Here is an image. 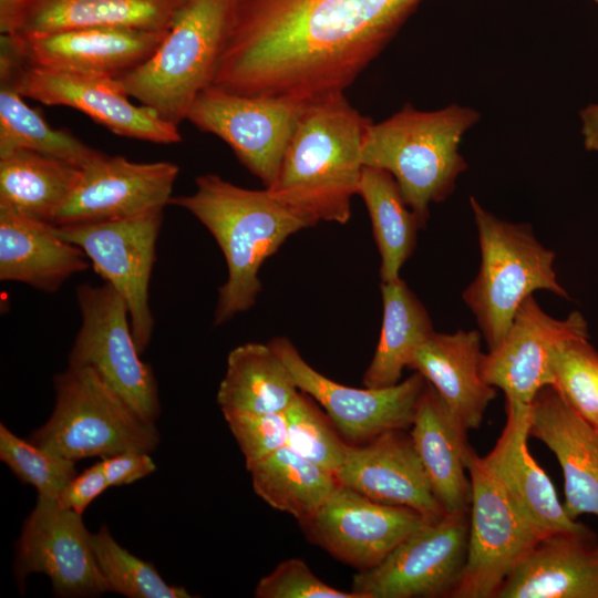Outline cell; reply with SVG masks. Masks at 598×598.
Returning <instances> with one entry per match:
<instances>
[{"label":"cell","mask_w":598,"mask_h":598,"mask_svg":"<svg viewBox=\"0 0 598 598\" xmlns=\"http://www.w3.org/2000/svg\"><path fill=\"white\" fill-rule=\"evenodd\" d=\"M82 168L38 152H0V207L53 224Z\"/></svg>","instance_id":"28"},{"label":"cell","mask_w":598,"mask_h":598,"mask_svg":"<svg viewBox=\"0 0 598 598\" xmlns=\"http://www.w3.org/2000/svg\"><path fill=\"white\" fill-rule=\"evenodd\" d=\"M496 598H598V544L591 530L554 533L539 539Z\"/></svg>","instance_id":"23"},{"label":"cell","mask_w":598,"mask_h":598,"mask_svg":"<svg viewBox=\"0 0 598 598\" xmlns=\"http://www.w3.org/2000/svg\"><path fill=\"white\" fill-rule=\"evenodd\" d=\"M505 411L503 431L483 462L514 508L542 537L588 529L568 516L551 481L528 450L530 405L506 402Z\"/></svg>","instance_id":"21"},{"label":"cell","mask_w":598,"mask_h":598,"mask_svg":"<svg viewBox=\"0 0 598 598\" xmlns=\"http://www.w3.org/2000/svg\"><path fill=\"white\" fill-rule=\"evenodd\" d=\"M336 476L340 485L375 502L412 508L427 522L446 514L405 430L386 431L367 443L350 444Z\"/></svg>","instance_id":"20"},{"label":"cell","mask_w":598,"mask_h":598,"mask_svg":"<svg viewBox=\"0 0 598 598\" xmlns=\"http://www.w3.org/2000/svg\"><path fill=\"white\" fill-rule=\"evenodd\" d=\"M81 248L60 237L55 225L0 207V279L55 292L87 270Z\"/></svg>","instance_id":"25"},{"label":"cell","mask_w":598,"mask_h":598,"mask_svg":"<svg viewBox=\"0 0 598 598\" xmlns=\"http://www.w3.org/2000/svg\"><path fill=\"white\" fill-rule=\"evenodd\" d=\"M372 120L343 93L301 106L270 195L310 226L346 224L363 169L362 145Z\"/></svg>","instance_id":"2"},{"label":"cell","mask_w":598,"mask_h":598,"mask_svg":"<svg viewBox=\"0 0 598 598\" xmlns=\"http://www.w3.org/2000/svg\"><path fill=\"white\" fill-rule=\"evenodd\" d=\"M91 544L109 591L130 598H190L184 587L167 584L156 568L122 547L107 527L91 534Z\"/></svg>","instance_id":"34"},{"label":"cell","mask_w":598,"mask_h":598,"mask_svg":"<svg viewBox=\"0 0 598 598\" xmlns=\"http://www.w3.org/2000/svg\"><path fill=\"white\" fill-rule=\"evenodd\" d=\"M529 434L555 454L561 467L568 516H598V430L549 384L530 404Z\"/></svg>","instance_id":"22"},{"label":"cell","mask_w":598,"mask_h":598,"mask_svg":"<svg viewBox=\"0 0 598 598\" xmlns=\"http://www.w3.org/2000/svg\"><path fill=\"white\" fill-rule=\"evenodd\" d=\"M178 172L171 162L137 163L102 154L82 168L53 225L122 220L163 210L171 204Z\"/></svg>","instance_id":"16"},{"label":"cell","mask_w":598,"mask_h":598,"mask_svg":"<svg viewBox=\"0 0 598 598\" xmlns=\"http://www.w3.org/2000/svg\"><path fill=\"white\" fill-rule=\"evenodd\" d=\"M190 195L171 204L194 215L220 247L228 276L219 288L214 324L249 310L261 291L258 272L292 234L311 227L265 189H248L216 174L200 175Z\"/></svg>","instance_id":"3"},{"label":"cell","mask_w":598,"mask_h":598,"mask_svg":"<svg viewBox=\"0 0 598 598\" xmlns=\"http://www.w3.org/2000/svg\"><path fill=\"white\" fill-rule=\"evenodd\" d=\"M163 213L164 209L122 220L55 225L58 235L81 248L95 272L125 301L141 354L154 331L148 286Z\"/></svg>","instance_id":"10"},{"label":"cell","mask_w":598,"mask_h":598,"mask_svg":"<svg viewBox=\"0 0 598 598\" xmlns=\"http://www.w3.org/2000/svg\"><path fill=\"white\" fill-rule=\"evenodd\" d=\"M20 69L0 71V152L23 148L84 168L103 153L64 130L52 127L23 101L17 86Z\"/></svg>","instance_id":"33"},{"label":"cell","mask_w":598,"mask_h":598,"mask_svg":"<svg viewBox=\"0 0 598 598\" xmlns=\"http://www.w3.org/2000/svg\"><path fill=\"white\" fill-rule=\"evenodd\" d=\"M81 327L69 353V365L93 368L146 422L159 416L153 369L141 360L127 307L116 290L82 283L76 289Z\"/></svg>","instance_id":"8"},{"label":"cell","mask_w":598,"mask_h":598,"mask_svg":"<svg viewBox=\"0 0 598 598\" xmlns=\"http://www.w3.org/2000/svg\"><path fill=\"white\" fill-rule=\"evenodd\" d=\"M269 344L291 372L298 389L323 408L348 443L359 445L386 431L411 427L426 385L419 372L391 386L352 388L313 369L287 338H275Z\"/></svg>","instance_id":"13"},{"label":"cell","mask_w":598,"mask_h":598,"mask_svg":"<svg viewBox=\"0 0 598 598\" xmlns=\"http://www.w3.org/2000/svg\"><path fill=\"white\" fill-rule=\"evenodd\" d=\"M584 147L598 152V103L589 104L579 112Z\"/></svg>","instance_id":"42"},{"label":"cell","mask_w":598,"mask_h":598,"mask_svg":"<svg viewBox=\"0 0 598 598\" xmlns=\"http://www.w3.org/2000/svg\"><path fill=\"white\" fill-rule=\"evenodd\" d=\"M101 462L110 487L131 484L156 471L150 453L142 451H124Z\"/></svg>","instance_id":"41"},{"label":"cell","mask_w":598,"mask_h":598,"mask_svg":"<svg viewBox=\"0 0 598 598\" xmlns=\"http://www.w3.org/2000/svg\"><path fill=\"white\" fill-rule=\"evenodd\" d=\"M467 430L426 381L411 425V437L433 494L446 514L470 513L472 487L465 471Z\"/></svg>","instance_id":"26"},{"label":"cell","mask_w":598,"mask_h":598,"mask_svg":"<svg viewBox=\"0 0 598 598\" xmlns=\"http://www.w3.org/2000/svg\"><path fill=\"white\" fill-rule=\"evenodd\" d=\"M254 594L257 598H362L323 582L300 558L281 561L258 581Z\"/></svg>","instance_id":"39"},{"label":"cell","mask_w":598,"mask_h":598,"mask_svg":"<svg viewBox=\"0 0 598 598\" xmlns=\"http://www.w3.org/2000/svg\"><path fill=\"white\" fill-rule=\"evenodd\" d=\"M466 468L472 487L467 554L452 598H492L543 537L517 513L473 448Z\"/></svg>","instance_id":"9"},{"label":"cell","mask_w":598,"mask_h":598,"mask_svg":"<svg viewBox=\"0 0 598 598\" xmlns=\"http://www.w3.org/2000/svg\"><path fill=\"white\" fill-rule=\"evenodd\" d=\"M598 4V0H594Z\"/></svg>","instance_id":"45"},{"label":"cell","mask_w":598,"mask_h":598,"mask_svg":"<svg viewBox=\"0 0 598 598\" xmlns=\"http://www.w3.org/2000/svg\"><path fill=\"white\" fill-rule=\"evenodd\" d=\"M230 0H183L156 51L117 78L130 97L162 120H186L213 78Z\"/></svg>","instance_id":"5"},{"label":"cell","mask_w":598,"mask_h":598,"mask_svg":"<svg viewBox=\"0 0 598 598\" xmlns=\"http://www.w3.org/2000/svg\"><path fill=\"white\" fill-rule=\"evenodd\" d=\"M470 513L445 514L403 539L379 565L358 571L362 598L452 597L463 571Z\"/></svg>","instance_id":"11"},{"label":"cell","mask_w":598,"mask_h":598,"mask_svg":"<svg viewBox=\"0 0 598 598\" xmlns=\"http://www.w3.org/2000/svg\"><path fill=\"white\" fill-rule=\"evenodd\" d=\"M254 492L298 523L316 514L340 485L336 474L283 446L250 465Z\"/></svg>","instance_id":"31"},{"label":"cell","mask_w":598,"mask_h":598,"mask_svg":"<svg viewBox=\"0 0 598 598\" xmlns=\"http://www.w3.org/2000/svg\"><path fill=\"white\" fill-rule=\"evenodd\" d=\"M551 384L579 415L598 421V351L588 337L563 340L550 360Z\"/></svg>","instance_id":"36"},{"label":"cell","mask_w":598,"mask_h":598,"mask_svg":"<svg viewBox=\"0 0 598 598\" xmlns=\"http://www.w3.org/2000/svg\"><path fill=\"white\" fill-rule=\"evenodd\" d=\"M358 195L368 209L381 256L382 282L400 278V269L412 255L421 228L405 203L394 177L386 171L363 166Z\"/></svg>","instance_id":"32"},{"label":"cell","mask_w":598,"mask_h":598,"mask_svg":"<svg viewBox=\"0 0 598 598\" xmlns=\"http://www.w3.org/2000/svg\"><path fill=\"white\" fill-rule=\"evenodd\" d=\"M423 0H230L209 85L305 105L343 93Z\"/></svg>","instance_id":"1"},{"label":"cell","mask_w":598,"mask_h":598,"mask_svg":"<svg viewBox=\"0 0 598 598\" xmlns=\"http://www.w3.org/2000/svg\"><path fill=\"white\" fill-rule=\"evenodd\" d=\"M480 117L476 110L456 103L435 111L405 104L389 118L369 126L362 145L363 165L394 177L423 228L430 205L447 198L467 168L460 145Z\"/></svg>","instance_id":"4"},{"label":"cell","mask_w":598,"mask_h":598,"mask_svg":"<svg viewBox=\"0 0 598 598\" xmlns=\"http://www.w3.org/2000/svg\"><path fill=\"white\" fill-rule=\"evenodd\" d=\"M82 515L38 496L17 544L14 574L20 584L34 573L51 580L59 597H92L109 591Z\"/></svg>","instance_id":"15"},{"label":"cell","mask_w":598,"mask_h":598,"mask_svg":"<svg viewBox=\"0 0 598 598\" xmlns=\"http://www.w3.org/2000/svg\"><path fill=\"white\" fill-rule=\"evenodd\" d=\"M109 486L102 462L86 468L80 475H75L61 491L56 503L66 509L79 514L100 496Z\"/></svg>","instance_id":"40"},{"label":"cell","mask_w":598,"mask_h":598,"mask_svg":"<svg viewBox=\"0 0 598 598\" xmlns=\"http://www.w3.org/2000/svg\"><path fill=\"white\" fill-rule=\"evenodd\" d=\"M482 334L476 330L434 332L414 352L409 368L439 393L447 409L468 431L477 429L496 395L481 374Z\"/></svg>","instance_id":"24"},{"label":"cell","mask_w":598,"mask_h":598,"mask_svg":"<svg viewBox=\"0 0 598 598\" xmlns=\"http://www.w3.org/2000/svg\"><path fill=\"white\" fill-rule=\"evenodd\" d=\"M588 337L578 311L558 320L546 313L533 296L519 307L503 339L481 361V374L501 389L506 402L530 405L538 391L551 384L550 360L565 339Z\"/></svg>","instance_id":"18"},{"label":"cell","mask_w":598,"mask_h":598,"mask_svg":"<svg viewBox=\"0 0 598 598\" xmlns=\"http://www.w3.org/2000/svg\"><path fill=\"white\" fill-rule=\"evenodd\" d=\"M426 522L412 508L375 502L339 485L320 509L299 522V526L310 543L364 571L379 565Z\"/></svg>","instance_id":"14"},{"label":"cell","mask_w":598,"mask_h":598,"mask_svg":"<svg viewBox=\"0 0 598 598\" xmlns=\"http://www.w3.org/2000/svg\"><path fill=\"white\" fill-rule=\"evenodd\" d=\"M383 319L371 363L363 375L367 388H385L400 382L415 350L433 333L431 318L401 279L381 283Z\"/></svg>","instance_id":"30"},{"label":"cell","mask_w":598,"mask_h":598,"mask_svg":"<svg viewBox=\"0 0 598 598\" xmlns=\"http://www.w3.org/2000/svg\"><path fill=\"white\" fill-rule=\"evenodd\" d=\"M594 426L598 430V421L594 424Z\"/></svg>","instance_id":"44"},{"label":"cell","mask_w":598,"mask_h":598,"mask_svg":"<svg viewBox=\"0 0 598 598\" xmlns=\"http://www.w3.org/2000/svg\"><path fill=\"white\" fill-rule=\"evenodd\" d=\"M301 106L208 85L195 99L186 120L227 143L239 162L268 188L276 181Z\"/></svg>","instance_id":"12"},{"label":"cell","mask_w":598,"mask_h":598,"mask_svg":"<svg viewBox=\"0 0 598 598\" xmlns=\"http://www.w3.org/2000/svg\"><path fill=\"white\" fill-rule=\"evenodd\" d=\"M24 0H0V31L11 34Z\"/></svg>","instance_id":"43"},{"label":"cell","mask_w":598,"mask_h":598,"mask_svg":"<svg viewBox=\"0 0 598 598\" xmlns=\"http://www.w3.org/2000/svg\"><path fill=\"white\" fill-rule=\"evenodd\" d=\"M0 460L38 496L56 501L63 487L76 475L75 462L24 441L0 424Z\"/></svg>","instance_id":"37"},{"label":"cell","mask_w":598,"mask_h":598,"mask_svg":"<svg viewBox=\"0 0 598 598\" xmlns=\"http://www.w3.org/2000/svg\"><path fill=\"white\" fill-rule=\"evenodd\" d=\"M316 401L299 391L283 412L287 424V446L297 454L333 474L342 466L348 443Z\"/></svg>","instance_id":"35"},{"label":"cell","mask_w":598,"mask_h":598,"mask_svg":"<svg viewBox=\"0 0 598 598\" xmlns=\"http://www.w3.org/2000/svg\"><path fill=\"white\" fill-rule=\"evenodd\" d=\"M54 389L53 412L31 435L35 445L75 463L157 447L155 424L143 420L93 368L69 365L54 377Z\"/></svg>","instance_id":"7"},{"label":"cell","mask_w":598,"mask_h":598,"mask_svg":"<svg viewBox=\"0 0 598 598\" xmlns=\"http://www.w3.org/2000/svg\"><path fill=\"white\" fill-rule=\"evenodd\" d=\"M166 31L89 27L10 35L29 65L117 79L147 60Z\"/></svg>","instance_id":"19"},{"label":"cell","mask_w":598,"mask_h":598,"mask_svg":"<svg viewBox=\"0 0 598 598\" xmlns=\"http://www.w3.org/2000/svg\"><path fill=\"white\" fill-rule=\"evenodd\" d=\"M17 86L28 99L45 105L73 107L116 135L157 144L182 140L177 125L130 101L117 79L69 73L24 63Z\"/></svg>","instance_id":"17"},{"label":"cell","mask_w":598,"mask_h":598,"mask_svg":"<svg viewBox=\"0 0 598 598\" xmlns=\"http://www.w3.org/2000/svg\"><path fill=\"white\" fill-rule=\"evenodd\" d=\"M299 391L291 372L269 343L248 342L229 352L216 399L221 410L281 413Z\"/></svg>","instance_id":"29"},{"label":"cell","mask_w":598,"mask_h":598,"mask_svg":"<svg viewBox=\"0 0 598 598\" xmlns=\"http://www.w3.org/2000/svg\"><path fill=\"white\" fill-rule=\"evenodd\" d=\"M244 457L246 468L287 445L285 413L221 410Z\"/></svg>","instance_id":"38"},{"label":"cell","mask_w":598,"mask_h":598,"mask_svg":"<svg viewBox=\"0 0 598 598\" xmlns=\"http://www.w3.org/2000/svg\"><path fill=\"white\" fill-rule=\"evenodd\" d=\"M478 234L481 267L463 299L474 313L489 349L505 336L522 303L537 290L568 298L558 282L555 254L544 247L529 226L513 224L470 197Z\"/></svg>","instance_id":"6"},{"label":"cell","mask_w":598,"mask_h":598,"mask_svg":"<svg viewBox=\"0 0 598 598\" xmlns=\"http://www.w3.org/2000/svg\"><path fill=\"white\" fill-rule=\"evenodd\" d=\"M183 0H24L11 34L89 27L166 31Z\"/></svg>","instance_id":"27"}]
</instances>
